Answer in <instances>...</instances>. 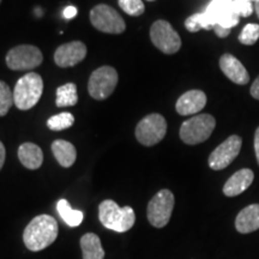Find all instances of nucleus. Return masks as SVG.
<instances>
[{
  "label": "nucleus",
  "mask_w": 259,
  "mask_h": 259,
  "mask_svg": "<svg viewBox=\"0 0 259 259\" xmlns=\"http://www.w3.org/2000/svg\"><path fill=\"white\" fill-rule=\"evenodd\" d=\"M58 232L59 227L56 219L50 215H38L25 227L23 241L28 250L42 251L56 241Z\"/></svg>",
  "instance_id": "obj_1"
},
{
  "label": "nucleus",
  "mask_w": 259,
  "mask_h": 259,
  "mask_svg": "<svg viewBox=\"0 0 259 259\" xmlns=\"http://www.w3.org/2000/svg\"><path fill=\"white\" fill-rule=\"evenodd\" d=\"M100 222L111 231L124 233L134 227L136 215L131 206H120L114 200L106 199L99 206Z\"/></svg>",
  "instance_id": "obj_2"
},
{
  "label": "nucleus",
  "mask_w": 259,
  "mask_h": 259,
  "mask_svg": "<svg viewBox=\"0 0 259 259\" xmlns=\"http://www.w3.org/2000/svg\"><path fill=\"white\" fill-rule=\"evenodd\" d=\"M44 92V80L38 73H27L16 83L14 90L15 105L21 111H28L36 106Z\"/></svg>",
  "instance_id": "obj_3"
},
{
  "label": "nucleus",
  "mask_w": 259,
  "mask_h": 259,
  "mask_svg": "<svg viewBox=\"0 0 259 259\" xmlns=\"http://www.w3.org/2000/svg\"><path fill=\"white\" fill-rule=\"evenodd\" d=\"M216 120L210 114H199L184 121L180 127V138L184 143L196 145L203 143L215 130Z\"/></svg>",
  "instance_id": "obj_4"
},
{
  "label": "nucleus",
  "mask_w": 259,
  "mask_h": 259,
  "mask_svg": "<svg viewBox=\"0 0 259 259\" xmlns=\"http://www.w3.org/2000/svg\"><path fill=\"white\" fill-rule=\"evenodd\" d=\"M167 132V121L158 113L149 114L138 122L136 127V138L145 147H153L160 143Z\"/></svg>",
  "instance_id": "obj_5"
},
{
  "label": "nucleus",
  "mask_w": 259,
  "mask_h": 259,
  "mask_svg": "<svg viewBox=\"0 0 259 259\" xmlns=\"http://www.w3.org/2000/svg\"><path fill=\"white\" fill-rule=\"evenodd\" d=\"M174 208V194L169 190H161L148 204L147 215L150 225L163 228L169 222Z\"/></svg>",
  "instance_id": "obj_6"
},
{
  "label": "nucleus",
  "mask_w": 259,
  "mask_h": 259,
  "mask_svg": "<svg viewBox=\"0 0 259 259\" xmlns=\"http://www.w3.org/2000/svg\"><path fill=\"white\" fill-rule=\"evenodd\" d=\"M90 22L97 30L107 34H121L125 31L124 19L111 6L100 4L90 11Z\"/></svg>",
  "instance_id": "obj_7"
},
{
  "label": "nucleus",
  "mask_w": 259,
  "mask_h": 259,
  "mask_svg": "<svg viewBox=\"0 0 259 259\" xmlns=\"http://www.w3.org/2000/svg\"><path fill=\"white\" fill-rule=\"evenodd\" d=\"M118 84V72L111 66H102L94 71L89 78L88 90L95 100H105L112 95Z\"/></svg>",
  "instance_id": "obj_8"
},
{
  "label": "nucleus",
  "mask_w": 259,
  "mask_h": 259,
  "mask_svg": "<svg viewBox=\"0 0 259 259\" xmlns=\"http://www.w3.org/2000/svg\"><path fill=\"white\" fill-rule=\"evenodd\" d=\"M150 38L162 53L174 54L181 48V38L167 21H156L150 28Z\"/></svg>",
  "instance_id": "obj_9"
},
{
  "label": "nucleus",
  "mask_w": 259,
  "mask_h": 259,
  "mask_svg": "<svg viewBox=\"0 0 259 259\" xmlns=\"http://www.w3.org/2000/svg\"><path fill=\"white\" fill-rule=\"evenodd\" d=\"M41 51L31 45H21L12 48L6 56V64L9 69L15 71L32 70L42 63Z\"/></svg>",
  "instance_id": "obj_10"
},
{
  "label": "nucleus",
  "mask_w": 259,
  "mask_h": 259,
  "mask_svg": "<svg viewBox=\"0 0 259 259\" xmlns=\"http://www.w3.org/2000/svg\"><path fill=\"white\" fill-rule=\"evenodd\" d=\"M242 139L233 135L219 145L209 156V167L213 170L225 169L239 156L241 150Z\"/></svg>",
  "instance_id": "obj_11"
},
{
  "label": "nucleus",
  "mask_w": 259,
  "mask_h": 259,
  "mask_svg": "<svg viewBox=\"0 0 259 259\" xmlns=\"http://www.w3.org/2000/svg\"><path fill=\"white\" fill-rule=\"evenodd\" d=\"M85 56V45L80 41H73L58 47L54 53V61L60 67H71L80 63Z\"/></svg>",
  "instance_id": "obj_12"
},
{
  "label": "nucleus",
  "mask_w": 259,
  "mask_h": 259,
  "mask_svg": "<svg viewBox=\"0 0 259 259\" xmlns=\"http://www.w3.org/2000/svg\"><path fill=\"white\" fill-rule=\"evenodd\" d=\"M220 69L222 70L227 78L239 85H245L250 80V74L246 67L233 54L226 53L220 58Z\"/></svg>",
  "instance_id": "obj_13"
},
{
  "label": "nucleus",
  "mask_w": 259,
  "mask_h": 259,
  "mask_svg": "<svg viewBox=\"0 0 259 259\" xmlns=\"http://www.w3.org/2000/svg\"><path fill=\"white\" fill-rule=\"evenodd\" d=\"M206 105V95L202 90H190L177 101L176 109L180 115H192L202 111Z\"/></svg>",
  "instance_id": "obj_14"
},
{
  "label": "nucleus",
  "mask_w": 259,
  "mask_h": 259,
  "mask_svg": "<svg viewBox=\"0 0 259 259\" xmlns=\"http://www.w3.org/2000/svg\"><path fill=\"white\" fill-rule=\"evenodd\" d=\"M254 173L248 168H242V169L235 171L233 176L226 181L223 186V193L227 197H235L245 192L251 184L253 183Z\"/></svg>",
  "instance_id": "obj_15"
},
{
  "label": "nucleus",
  "mask_w": 259,
  "mask_h": 259,
  "mask_svg": "<svg viewBox=\"0 0 259 259\" xmlns=\"http://www.w3.org/2000/svg\"><path fill=\"white\" fill-rule=\"evenodd\" d=\"M235 228L241 234H248L259 229V204H251L238 213Z\"/></svg>",
  "instance_id": "obj_16"
},
{
  "label": "nucleus",
  "mask_w": 259,
  "mask_h": 259,
  "mask_svg": "<svg viewBox=\"0 0 259 259\" xmlns=\"http://www.w3.org/2000/svg\"><path fill=\"white\" fill-rule=\"evenodd\" d=\"M18 158L28 169H37L44 162L41 148L34 143H23L18 148Z\"/></svg>",
  "instance_id": "obj_17"
},
{
  "label": "nucleus",
  "mask_w": 259,
  "mask_h": 259,
  "mask_svg": "<svg viewBox=\"0 0 259 259\" xmlns=\"http://www.w3.org/2000/svg\"><path fill=\"white\" fill-rule=\"evenodd\" d=\"M52 151H53L54 157L59 162L60 166L64 168L71 167L76 161V148L67 141H63V139L54 141L53 144H52Z\"/></svg>",
  "instance_id": "obj_18"
},
{
  "label": "nucleus",
  "mask_w": 259,
  "mask_h": 259,
  "mask_svg": "<svg viewBox=\"0 0 259 259\" xmlns=\"http://www.w3.org/2000/svg\"><path fill=\"white\" fill-rule=\"evenodd\" d=\"M80 248H82L83 259H103V251L100 238L94 233H87L80 238Z\"/></svg>",
  "instance_id": "obj_19"
},
{
  "label": "nucleus",
  "mask_w": 259,
  "mask_h": 259,
  "mask_svg": "<svg viewBox=\"0 0 259 259\" xmlns=\"http://www.w3.org/2000/svg\"><path fill=\"white\" fill-rule=\"evenodd\" d=\"M57 210L63 221L69 227H78L83 222V211L73 209L66 199H60L57 203Z\"/></svg>",
  "instance_id": "obj_20"
},
{
  "label": "nucleus",
  "mask_w": 259,
  "mask_h": 259,
  "mask_svg": "<svg viewBox=\"0 0 259 259\" xmlns=\"http://www.w3.org/2000/svg\"><path fill=\"white\" fill-rule=\"evenodd\" d=\"M57 107L76 106L78 102V94L74 83H66L57 89Z\"/></svg>",
  "instance_id": "obj_21"
},
{
  "label": "nucleus",
  "mask_w": 259,
  "mask_h": 259,
  "mask_svg": "<svg viewBox=\"0 0 259 259\" xmlns=\"http://www.w3.org/2000/svg\"><path fill=\"white\" fill-rule=\"evenodd\" d=\"M185 27L191 32H197L200 29H205V30H212L215 27V22L212 18L206 14L205 11L202 14H194L190 16L185 21Z\"/></svg>",
  "instance_id": "obj_22"
},
{
  "label": "nucleus",
  "mask_w": 259,
  "mask_h": 259,
  "mask_svg": "<svg viewBox=\"0 0 259 259\" xmlns=\"http://www.w3.org/2000/svg\"><path fill=\"white\" fill-rule=\"evenodd\" d=\"M232 5L233 0H211L208 8H206L205 12L212 18V21L215 22L216 25L223 16H226L227 14L233 11Z\"/></svg>",
  "instance_id": "obj_23"
},
{
  "label": "nucleus",
  "mask_w": 259,
  "mask_h": 259,
  "mask_svg": "<svg viewBox=\"0 0 259 259\" xmlns=\"http://www.w3.org/2000/svg\"><path fill=\"white\" fill-rule=\"evenodd\" d=\"M73 122L74 116L69 112H63L48 119L47 127L52 131H63V130L70 128L73 125Z\"/></svg>",
  "instance_id": "obj_24"
},
{
  "label": "nucleus",
  "mask_w": 259,
  "mask_h": 259,
  "mask_svg": "<svg viewBox=\"0 0 259 259\" xmlns=\"http://www.w3.org/2000/svg\"><path fill=\"white\" fill-rule=\"evenodd\" d=\"M14 103V93L11 92L8 84L0 80V116L8 114Z\"/></svg>",
  "instance_id": "obj_25"
},
{
  "label": "nucleus",
  "mask_w": 259,
  "mask_h": 259,
  "mask_svg": "<svg viewBox=\"0 0 259 259\" xmlns=\"http://www.w3.org/2000/svg\"><path fill=\"white\" fill-rule=\"evenodd\" d=\"M259 40V25L254 23L246 24L239 35V41L245 46H253Z\"/></svg>",
  "instance_id": "obj_26"
},
{
  "label": "nucleus",
  "mask_w": 259,
  "mask_h": 259,
  "mask_svg": "<svg viewBox=\"0 0 259 259\" xmlns=\"http://www.w3.org/2000/svg\"><path fill=\"white\" fill-rule=\"evenodd\" d=\"M121 10L130 16H141L144 14L145 6L142 0H118Z\"/></svg>",
  "instance_id": "obj_27"
},
{
  "label": "nucleus",
  "mask_w": 259,
  "mask_h": 259,
  "mask_svg": "<svg viewBox=\"0 0 259 259\" xmlns=\"http://www.w3.org/2000/svg\"><path fill=\"white\" fill-rule=\"evenodd\" d=\"M233 12L240 17H250L253 14L254 6L252 5V0H233Z\"/></svg>",
  "instance_id": "obj_28"
},
{
  "label": "nucleus",
  "mask_w": 259,
  "mask_h": 259,
  "mask_svg": "<svg viewBox=\"0 0 259 259\" xmlns=\"http://www.w3.org/2000/svg\"><path fill=\"white\" fill-rule=\"evenodd\" d=\"M239 21H240V17L232 11L226 16H223V17L218 22V24L226 29H232L239 24Z\"/></svg>",
  "instance_id": "obj_29"
},
{
  "label": "nucleus",
  "mask_w": 259,
  "mask_h": 259,
  "mask_svg": "<svg viewBox=\"0 0 259 259\" xmlns=\"http://www.w3.org/2000/svg\"><path fill=\"white\" fill-rule=\"evenodd\" d=\"M212 30L215 31V34L218 35L219 37H221V38H225V37L228 36L229 34H231V29H226V28H223V27H221V25H219V24H216L215 27H213Z\"/></svg>",
  "instance_id": "obj_30"
},
{
  "label": "nucleus",
  "mask_w": 259,
  "mask_h": 259,
  "mask_svg": "<svg viewBox=\"0 0 259 259\" xmlns=\"http://www.w3.org/2000/svg\"><path fill=\"white\" fill-rule=\"evenodd\" d=\"M63 15H64V18L72 19V18H74L77 16V9L74 8V6H72V5L67 6V8L64 10Z\"/></svg>",
  "instance_id": "obj_31"
},
{
  "label": "nucleus",
  "mask_w": 259,
  "mask_h": 259,
  "mask_svg": "<svg viewBox=\"0 0 259 259\" xmlns=\"http://www.w3.org/2000/svg\"><path fill=\"white\" fill-rule=\"evenodd\" d=\"M251 96L255 100H259V76L254 79V82L252 83L251 89H250Z\"/></svg>",
  "instance_id": "obj_32"
},
{
  "label": "nucleus",
  "mask_w": 259,
  "mask_h": 259,
  "mask_svg": "<svg viewBox=\"0 0 259 259\" xmlns=\"http://www.w3.org/2000/svg\"><path fill=\"white\" fill-rule=\"evenodd\" d=\"M254 153L255 158H257V162L259 164V127L254 132Z\"/></svg>",
  "instance_id": "obj_33"
},
{
  "label": "nucleus",
  "mask_w": 259,
  "mask_h": 259,
  "mask_svg": "<svg viewBox=\"0 0 259 259\" xmlns=\"http://www.w3.org/2000/svg\"><path fill=\"white\" fill-rule=\"evenodd\" d=\"M5 156H6V151H5V147L4 144L0 142V170H2L3 166H4V162H5Z\"/></svg>",
  "instance_id": "obj_34"
},
{
  "label": "nucleus",
  "mask_w": 259,
  "mask_h": 259,
  "mask_svg": "<svg viewBox=\"0 0 259 259\" xmlns=\"http://www.w3.org/2000/svg\"><path fill=\"white\" fill-rule=\"evenodd\" d=\"M254 11H255V14H257L258 18H259V3H257V4L254 5Z\"/></svg>",
  "instance_id": "obj_35"
},
{
  "label": "nucleus",
  "mask_w": 259,
  "mask_h": 259,
  "mask_svg": "<svg viewBox=\"0 0 259 259\" xmlns=\"http://www.w3.org/2000/svg\"><path fill=\"white\" fill-rule=\"evenodd\" d=\"M252 2H254L255 4H257V3H259V0H252Z\"/></svg>",
  "instance_id": "obj_36"
},
{
  "label": "nucleus",
  "mask_w": 259,
  "mask_h": 259,
  "mask_svg": "<svg viewBox=\"0 0 259 259\" xmlns=\"http://www.w3.org/2000/svg\"><path fill=\"white\" fill-rule=\"evenodd\" d=\"M148 2H155V0H148Z\"/></svg>",
  "instance_id": "obj_37"
},
{
  "label": "nucleus",
  "mask_w": 259,
  "mask_h": 259,
  "mask_svg": "<svg viewBox=\"0 0 259 259\" xmlns=\"http://www.w3.org/2000/svg\"><path fill=\"white\" fill-rule=\"evenodd\" d=\"M0 3H2V0H0Z\"/></svg>",
  "instance_id": "obj_38"
}]
</instances>
